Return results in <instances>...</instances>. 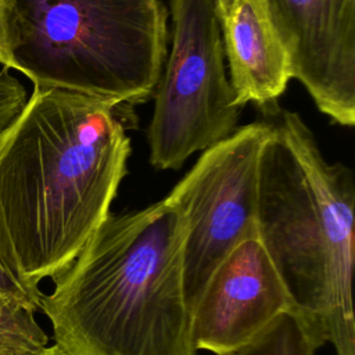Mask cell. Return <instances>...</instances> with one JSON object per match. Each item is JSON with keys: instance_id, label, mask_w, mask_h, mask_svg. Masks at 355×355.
Here are the masks:
<instances>
[{"instance_id": "cell-1", "label": "cell", "mask_w": 355, "mask_h": 355, "mask_svg": "<svg viewBox=\"0 0 355 355\" xmlns=\"http://www.w3.org/2000/svg\"><path fill=\"white\" fill-rule=\"evenodd\" d=\"M133 105L33 87L0 135V258L39 290L110 215L132 153Z\"/></svg>"}, {"instance_id": "cell-2", "label": "cell", "mask_w": 355, "mask_h": 355, "mask_svg": "<svg viewBox=\"0 0 355 355\" xmlns=\"http://www.w3.org/2000/svg\"><path fill=\"white\" fill-rule=\"evenodd\" d=\"M183 243L166 198L110 214L42 295L55 345L65 355H196Z\"/></svg>"}, {"instance_id": "cell-3", "label": "cell", "mask_w": 355, "mask_h": 355, "mask_svg": "<svg viewBox=\"0 0 355 355\" xmlns=\"http://www.w3.org/2000/svg\"><path fill=\"white\" fill-rule=\"evenodd\" d=\"M262 112L270 132L258 162V240L315 345L355 355L352 172L324 159L297 112Z\"/></svg>"}, {"instance_id": "cell-4", "label": "cell", "mask_w": 355, "mask_h": 355, "mask_svg": "<svg viewBox=\"0 0 355 355\" xmlns=\"http://www.w3.org/2000/svg\"><path fill=\"white\" fill-rule=\"evenodd\" d=\"M166 42L161 0H0L1 64L33 87L147 103Z\"/></svg>"}, {"instance_id": "cell-5", "label": "cell", "mask_w": 355, "mask_h": 355, "mask_svg": "<svg viewBox=\"0 0 355 355\" xmlns=\"http://www.w3.org/2000/svg\"><path fill=\"white\" fill-rule=\"evenodd\" d=\"M171 49L147 128L150 164L179 169L229 137L240 115L226 72L218 0H169Z\"/></svg>"}, {"instance_id": "cell-6", "label": "cell", "mask_w": 355, "mask_h": 355, "mask_svg": "<svg viewBox=\"0 0 355 355\" xmlns=\"http://www.w3.org/2000/svg\"><path fill=\"white\" fill-rule=\"evenodd\" d=\"M269 132L266 119L236 129L205 148L165 197L184 223V291L191 313L218 265L239 244L258 237V162Z\"/></svg>"}, {"instance_id": "cell-7", "label": "cell", "mask_w": 355, "mask_h": 355, "mask_svg": "<svg viewBox=\"0 0 355 355\" xmlns=\"http://www.w3.org/2000/svg\"><path fill=\"white\" fill-rule=\"evenodd\" d=\"M300 80L320 112L355 125V0H262Z\"/></svg>"}, {"instance_id": "cell-8", "label": "cell", "mask_w": 355, "mask_h": 355, "mask_svg": "<svg viewBox=\"0 0 355 355\" xmlns=\"http://www.w3.org/2000/svg\"><path fill=\"white\" fill-rule=\"evenodd\" d=\"M291 311L287 290L257 239L239 244L211 275L193 313L196 349L223 355Z\"/></svg>"}, {"instance_id": "cell-9", "label": "cell", "mask_w": 355, "mask_h": 355, "mask_svg": "<svg viewBox=\"0 0 355 355\" xmlns=\"http://www.w3.org/2000/svg\"><path fill=\"white\" fill-rule=\"evenodd\" d=\"M218 15L236 105H275L293 78L263 1L218 0Z\"/></svg>"}, {"instance_id": "cell-10", "label": "cell", "mask_w": 355, "mask_h": 355, "mask_svg": "<svg viewBox=\"0 0 355 355\" xmlns=\"http://www.w3.org/2000/svg\"><path fill=\"white\" fill-rule=\"evenodd\" d=\"M316 349L301 319L287 311L248 343L223 355H315Z\"/></svg>"}, {"instance_id": "cell-11", "label": "cell", "mask_w": 355, "mask_h": 355, "mask_svg": "<svg viewBox=\"0 0 355 355\" xmlns=\"http://www.w3.org/2000/svg\"><path fill=\"white\" fill-rule=\"evenodd\" d=\"M47 343L35 311L0 301V355H39Z\"/></svg>"}, {"instance_id": "cell-12", "label": "cell", "mask_w": 355, "mask_h": 355, "mask_svg": "<svg viewBox=\"0 0 355 355\" xmlns=\"http://www.w3.org/2000/svg\"><path fill=\"white\" fill-rule=\"evenodd\" d=\"M28 101L24 85L7 68L0 71V135L15 121Z\"/></svg>"}, {"instance_id": "cell-13", "label": "cell", "mask_w": 355, "mask_h": 355, "mask_svg": "<svg viewBox=\"0 0 355 355\" xmlns=\"http://www.w3.org/2000/svg\"><path fill=\"white\" fill-rule=\"evenodd\" d=\"M42 293L24 286L0 258V301L17 304L28 309L40 308Z\"/></svg>"}, {"instance_id": "cell-14", "label": "cell", "mask_w": 355, "mask_h": 355, "mask_svg": "<svg viewBox=\"0 0 355 355\" xmlns=\"http://www.w3.org/2000/svg\"><path fill=\"white\" fill-rule=\"evenodd\" d=\"M39 355H65L55 344L51 345V347H47L43 352H40Z\"/></svg>"}, {"instance_id": "cell-15", "label": "cell", "mask_w": 355, "mask_h": 355, "mask_svg": "<svg viewBox=\"0 0 355 355\" xmlns=\"http://www.w3.org/2000/svg\"><path fill=\"white\" fill-rule=\"evenodd\" d=\"M0 64H1V53H0Z\"/></svg>"}]
</instances>
